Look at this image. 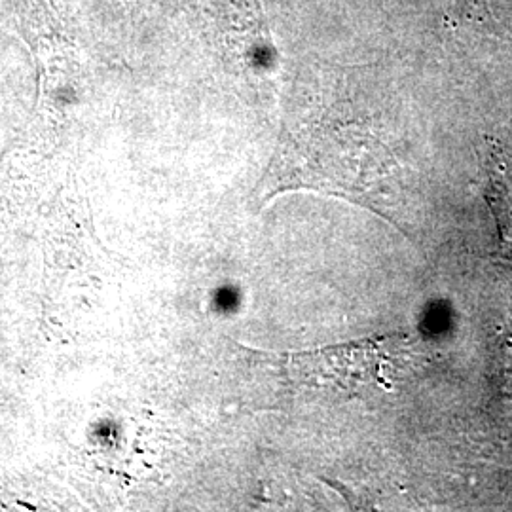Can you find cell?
Returning a JSON list of instances; mask_svg holds the SVG:
<instances>
[{
  "mask_svg": "<svg viewBox=\"0 0 512 512\" xmlns=\"http://www.w3.org/2000/svg\"><path fill=\"white\" fill-rule=\"evenodd\" d=\"M401 344L403 340L399 336L374 338L346 346L291 353L283 361L293 384L355 391L366 385L391 384L387 370L393 368L391 357Z\"/></svg>",
  "mask_w": 512,
  "mask_h": 512,
  "instance_id": "1",
  "label": "cell"
}]
</instances>
